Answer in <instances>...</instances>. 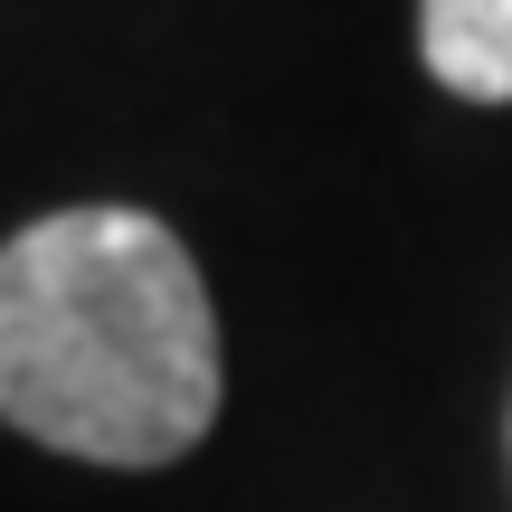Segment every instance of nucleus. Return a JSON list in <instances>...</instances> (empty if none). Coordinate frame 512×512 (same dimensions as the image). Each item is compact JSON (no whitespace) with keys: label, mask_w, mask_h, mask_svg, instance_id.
Returning <instances> with one entry per match:
<instances>
[{"label":"nucleus","mask_w":512,"mask_h":512,"mask_svg":"<svg viewBox=\"0 0 512 512\" xmlns=\"http://www.w3.org/2000/svg\"><path fill=\"white\" fill-rule=\"evenodd\" d=\"M219 313L181 228L124 200L0 238V427L152 475L219 427Z\"/></svg>","instance_id":"nucleus-1"},{"label":"nucleus","mask_w":512,"mask_h":512,"mask_svg":"<svg viewBox=\"0 0 512 512\" xmlns=\"http://www.w3.org/2000/svg\"><path fill=\"white\" fill-rule=\"evenodd\" d=\"M418 57L465 105H512V0H418Z\"/></svg>","instance_id":"nucleus-2"},{"label":"nucleus","mask_w":512,"mask_h":512,"mask_svg":"<svg viewBox=\"0 0 512 512\" xmlns=\"http://www.w3.org/2000/svg\"><path fill=\"white\" fill-rule=\"evenodd\" d=\"M503 446H512V418H503Z\"/></svg>","instance_id":"nucleus-3"}]
</instances>
